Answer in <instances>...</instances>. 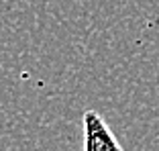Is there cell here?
I'll return each mask as SVG.
<instances>
[{"instance_id": "obj_1", "label": "cell", "mask_w": 159, "mask_h": 151, "mask_svg": "<svg viewBox=\"0 0 159 151\" xmlns=\"http://www.w3.org/2000/svg\"><path fill=\"white\" fill-rule=\"evenodd\" d=\"M82 127H84V151H125L102 114H98L96 110H86L82 117Z\"/></svg>"}]
</instances>
